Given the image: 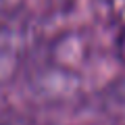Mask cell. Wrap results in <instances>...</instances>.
<instances>
[{
	"label": "cell",
	"mask_w": 125,
	"mask_h": 125,
	"mask_svg": "<svg viewBox=\"0 0 125 125\" xmlns=\"http://www.w3.org/2000/svg\"><path fill=\"white\" fill-rule=\"evenodd\" d=\"M106 10H108V19L113 21V25L125 38V0H106Z\"/></svg>",
	"instance_id": "6da1fadb"
}]
</instances>
